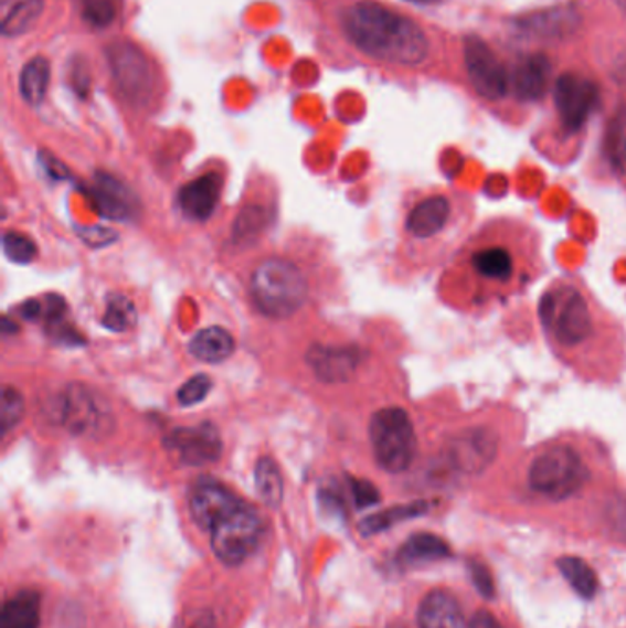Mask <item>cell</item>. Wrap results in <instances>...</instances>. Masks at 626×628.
I'll return each instance as SVG.
<instances>
[{
    "instance_id": "cell-1",
    "label": "cell",
    "mask_w": 626,
    "mask_h": 628,
    "mask_svg": "<svg viewBox=\"0 0 626 628\" xmlns=\"http://www.w3.org/2000/svg\"><path fill=\"white\" fill-rule=\"evenodd\" d=\"M544 270L539 228L528 219L495 215L476 224L448 259L443 290L456 312L481 317L522 296Z\"/></svg>"
},
{
    "instance_id": "cell-2",
    "label": "cell",
    "mask_w": 626,
    "mask_h": 628,
    "mask_svg": "<svg viewBox=\"0 0 626 628\" xmlns=\"http://www.w3.org/2000/svg\"><path fill=\"white\" fill-rule=\"evenodd\" d=\"M545 344L562 366L586 383L614 384L622 377L626 333L584 279L562 274L539 298Z\"/></svg>"
},
{
    "instance_id": "cell-3",
    "label": "cell",
    "mask_w": 626,
    "mask_h": 628,
    "mask_svg": "<svg viewBox=\"0 0 626 628\" xmlns=\"http://www.w3.org/2000/svg\"><path fill=\"white\" fill-rule=\"evenodd\" d=\"M342 28L362 54L376 61L415 66L431 54L428 38L417 22L370 0L343 10Z\"/></svg>"
},
{
    "instance_id": "cell-4",
    "label": "cell",
    "mask_w": 626,
    "mask_h": 628,
    "mask_svg": "<svg viewBox=\"0 0 626 628\" xmlns=\"http://www.w3.org/2000/svg\"><path fill=\"white\" fill-rule=\"evenodd\" d=\"M476 204L459 190H431L415 199L404 215V234L417 245L432 246L448 259L473 234Z\"/></svg>"
},
{
    "instance_id": "cell-5",
    "label": "cell",
    "mask_w": 626,
    "mask_h": 628,
    "mask_svg": "<svg viewBox=\"0 0 626 628\" xmlns=\"http://www.w3.org/2000/svg\"><path fill=\"white\" fill-rule=\"evenodd\" d=\"M584 437L567 432L550 437L528 454L526 483L537 497L564 502L588 487L594 467Z\"/></svg>"
},
{
    "instance_id": "cell-6",
    "label": "cell",
    "mask_w": 626,
    "mask_h": 628,
    "mask_svg": "<svg viewBox=\"0 0 626 628\" xmlns=\"http://www.w3.org/2000/svg\"><path fill=\"white\" fill-rule=\"evenodd\" d=\"M307 279L295 263L270 257L254 270L251 296L257 311L268 318H289L307 300Z\"/></svg>"
},
{
    "instance_id": "cell-7",
    "label": "cell",
    "mask_w": 626,
    "mask_h": 628,
    "mask_svg": "<svg viewBox=\"0 0 626 628\" xmlns=\"http://www.w3.org/2000/svg\"><path fill=\"white\" fill-rule=\"evenodd\" d=\"M371 448L375 461L390 475H403L414 465L420 453V436L414 419L403 406H386L370 419Z\"/></svg>"
},
{
    "instance_id": "cell-8",
    "label": "cell",
    "mask_w": 626,
    "mask_h": 628,
    "mask_svg": "<svg viewBox=\"0 0 626 628\" xmlns=\"http://www.w3.org/2000/svg\"><path fill=\"white\" fill-rule=\"evenodd\" d=\"M507 432L492 417H470L448 436L447 464L461 475L474 476L489 469L500 454Z\"/></svg>"
},
{
    "instance_id": "cell-9",
    "label": "cell",
    "mask_w": 626,
    "mask_h": 628,
    "mask_svg": "<svg viewBox=\"0 0 626 628\" xmlns=\"http://www.w3.org/2000/svg\"><path fill=\"white\" fill-rule=\"evenodd\" d=\"M263 522L245 502L224 514L210 530L213 552L229 566H240L259 546Z\"/></svg>"
},
{
    "instance_id": "cell-10",
    "label": "cell",
    "mask_w": 626,
    "mask_h": 628,
    "mask_svg": "<svg viewBox=\"0 0 626 628\" xmlns=\"http://www.w3.org/2000/svg\"><path fill=\"white\" fill-rule=\"evenodd\" d=\"M105 52L116 87L131 104H146L155 88V72L148 55L131 41H113Z\"/></svg>"
},
{
    "instance_id": "cell-11",
    "label": "cell",
    "mask_w": 626,
    "mask_h": 628,
    "mask_svg": "<svg viewBox=\"0 0 626 628\" xmlns=\"http://www.w3.org/2000/svg\"><path fill=\"white\" fill-rule=\"evenodd\" d=\"M464 60L467 76L481 98L496 102L506 96L509 91V74L484 39L478 35L465 38Z\"/></svg>"
},
{
    "instance_id": "cell-12",
    "label": "cell",
    "mask_w": 626,
    "mask_h": 628,
    "mask_svg": "<svg viewBox=\"0 0 626 628\" xmlns=\"http://www.w3.org/2000/svg\"><path fill=\"white\" fill-rule=\"evenodd\" d=\"M163 445L177 454L182 464L193 467L215 464L223 456V439L212 423L174 428L166 436Z\"/></svg>"
},
{
    "instance_id": "cell-13",
    "label": "cell",
    "mask_w": 626,
    "mask_h": 628,
    "mask_svg": "<svg viewBox=\"0 0 626 628\" xmlns=\"http://www.w3.org/2000/svg\"><path fill=\"white\" fill-rule=\"evenodd\" d=\"M553 96L562 126L566 127L567 131H577L597 107L600 88L594 82L579 74H564L556 79Z\"/></svg>"
},
{
    "instance_id": "cell-14",
    "label": "cell",
    "mask_w": 626,
    "mask_h": 628,
    "mask_svg": "<svg viewBox=\"0 0 626 628\" xmlns=\"http://www.w3.org/2000/svg\"><path fill=\"white\" fill-rule=\"evenodd\" d=\"M60 419L71 434L91 436L107 430L110 416L91 390L71 386L61 400Z\"/></svg>"
},
{
    "instance_id": "cell-15",
    "label": "cell",
    "mask_w": 626,
    "mask_h": 628,
    "mask_svg": "<svg viewBox=\"0 0 626 628\" xmlns=\"http://www.w3.org/2000/svg\"><path fill=\"white\" fill-rule=\"evenodd\" d=\"M243 500L230 491L229 487L221 486L219 481L201 480L191 487L190 513L191 519L201 530L210 531L224 514L240 508Z\"/></svg>"
},
{
    "instance_id": "cell-16",
    "label": "cell",
    "mask_w": 626,
    "mask_h": 628,
    "mask_svg": "<svg viewBox=\"0 0 626 628\" xmlns=\"http://www.w3.org/2000/svg\"><path fill=\"white\" fill-rule=\"evenodd\" d=\"M362 356L354 348L338 345H312L307 351V364L311 366L316 377L323 383H346L353 377Z\"/></svg>"
},
{
    "instance_id": "cell-17",
    "label": "cell",
    "mask_w": 626,
    "mask_h": 628,
    "mask_svg": "<svg viewBox=\"0 0 626 628\" xmlns=\"http://www.w3.org/2000/svg\"><path fill=\"white\" fill-rule=\"evenodd\" d=\"M551 63L544 54L523 55L509 76L512 94L522 102L544 98L550 88Z\"/></svg>"
},
{
    "instance_id": "cell-18",
    "label": "cell",
    "mask_w": 626,
    "mask_h": 628,
    "mask_svg": "<svg viewBox=\"0 0 626 628\" xmlns=\"http://www.w3.org/2000/svg\"><path fill=\"white\" fill-rule=\"evenodd\" d=\"M581 26V15L572 6L534 11L518 19V30L540 39H564Z\"/></svg>"
},
{
    "instance_id": "cell-19",
    "label": "cell",
    "mask_w": 626,
    "mask_h": 628,
    "mask_svg": "<svg viewBox=\"0 0 626 628\" xmlns=\"http://www.w3.org/2000/svg\"><path fill=\"white\" fill-rule=\"evenodd\" d=\"M93 201L99 213L107 219L115 221H124L131 219L132 213L137 212V199L127 190L120 181H116L113 177L99 173L94 182Z\"/></svg>"
},
{
    "instance_id": "cell-20",
    "label": "cell",
    "mask_w": 626,
    "mask_h": 628,
    "mask_svg": "<svg viewBox=\"0 0 626 628\" xmlns=\"http://www.w3.org/2000/svg\"><path fill=\"white\" fill-rule=\"evenodd\" d=\"M221 198V179L215 173L199 177L188 182L179 192V206L182 212L195 221H206L217 209Z\"/></svg>"
},
{
    "instance_id": "cell-21",
    "label": "cell",
    "mask_w": 626,
    "mask_h": 628,
    "mask_svg": "<svg viewBox=\"0 0 626 628\" xmlns=\"http://www.w3.org/2000/svg\"><path fill=\"white\" fill-rule=\"evenodd\" d=\"M420 628H467L458 602L448 592L434 590L420 607Z\"/></svg>"
},
{
    "instance_id": "cell-22",
    "label": "cell",
    "mask_w": 626,
    "mask_h": 628,
    "mask_svg": "<svg viewBox=\"0 0 626 628\" xmlns=\"http://www.w3.org/2000/svg\"><path fill=\"white\" fill-rule=\"evenodd\" d=\"M43 0H0V30L6 39L21 38L43 15Z\"/></svg>"
},
{
    "instance_id": "cell-23",
    "label": "cell",
    "mask_w": 626,
    "mask_h": 628,
    "mask_svg": "<svg viewBox=\"0 0 626 628\" xmlns=\"http://www.w3.org/2000/svg\"><path fill=\"white\" fill-rule=\"evenodd\" d=\"M234 351V337L230 334V331L219 328V326L201 329L190 340L191 355L195 356L197 361L206 362V364L224 362L232 356Z\"/></svg>"
},
{
    "instance_id": "cell-24",
    "label": "cell",
    "mask_w": 626,
    "mask_h": 628,
    "mask_svg": "<svg viewBox=\"0 0 626 628\" xmlns=\"http://www.w3.org/2000/svg\"><path fill=\"white\" fill-rule=\"evenodd\" d=\"M41 597L38 592L22 590L10 597L0 614V628H39Z\"/></svg>"
},
{
    "instance_id": "cell-25",
    "label": "cell",
    "mask_w": 626,
    "mask_h": 628,
    "mask_svg": "<svg viewBox=\"0 0 626 628\" xmlns=\"http://www.w3.org/2000/svg\"><path fill=\"white\" fill-rule=\"evenodd\" d=\"M450 557V546L439 536L432 533H417L410 536L406 544L399 552V563L404 566L434 563Z\"/></svg>"
},
{
    "instance_id": "cell-26",
    "label": "cell",
    "mask_w": 626,
    "mask_h": 628,
    "mask_svg": "<svg viewBox=\"0 0 626 628\" xmlns=\"http://www.w3.org/2000/svg\"><path fill=\"white\" fill-rule=\"evenodd\" d=\"M50 61L43 55H38L33 60L28 61L22 66L21 76H19V93L28 105H41L46 98L50 87Z\"/></svg>"
},
{
    "instance_id": "cell-27",
    "label": "cell",
    "mask_w": 626,
    "mask_h": 628,
    "mask_svg": "<svg viewBox=\"0 0 626 628\" xmlns=\"http://www.w3.org/2000/svg\"><path fill=\"white\" fill-rule=\"evenodd\" d=\"M257 497L270 509H278L284 502V476L273 458H262L254 470Z\"/></svg>"
},
{
    "instance_id": "cell-28",
    "label": "cell",
    "mask_w": 626,
    "mask_h": 628,
    "mask_svg": "<svg viewBox=\"0 0 626 628\" xmlns=\"http://www.w3.org/2000/svg\"><path fill=\"white\" fill-rule=\"evenodd\" d=\"M559 570L579 596L584 599H594L600 590V579H597L595 570L586 561L579 557H562L559 561Z\"/></svg>"
},
{
    "instance_id": "cell-29",
    "label": "cell",
    "mask_w": 626,
    "mask_h": 628,
    "mask_svg": "<svg viewBox=\"0 0 626 628\" xmlns=\"http://www.w3.org/2000/svg\"><path fill=\"white\" fill-rule=\"evenodd\" d=\"M425 503H412V505H401V508L388 509L384 513L373 514L360 522V533L364 536L376 535L381 531H386L392 525L414 519L417 514H423Z\"/></svg>"
},
{
    "instance_id": "cell-30",
    "label": "cell",
    "mask_w": 626,
    "mask_h": 628,
    "mask_svg": "<svg viewBox=\"0 0 626 628\" xmlns=\"http://www.w3.org/2000/svg\"><path fill=\"white\" fill-rule=\"evenodd\" d=\"M102 323L109 331H115V333H121V331L131 329L137 323L135 304L124 295L109 296Z\"/></svg>"
},
{
    "instance_id": "cell-31",
    "label": "cell",
    "mask_w": 626,
    "mask_h": 628,
    "mask_svg": "<svg viewBox=\"0 0 626 628\" xmlns=\"http://www.w3.org/2000/svg\"><path fill=\"white\" fill-rule=\"evenodd\" d=\"M24 416V397L19 390L13 386L2 388V401H0V430L2 434H10L11 428H15Z\"/></svg>"
},
{
    "instance_id": "cell-32",
    "label": "cell",
    "mask_w": 626,
    "mask_h": 628,
    "mask_svg": "<svg viewBox=\"0 0 626 628\" xmlns=\"http://www.w3.org/2000/svg\"><path fill=\"white\" fill-rule=\"evenodd\" d=\"M2 248L10 262L19 263V265H26L33 262L38 256V246L30 237L19 232H8L2 237Z\"/></svg>"
},
{
    "instance_id": "cell-33",
    "label": "cell",
    "mask_w": 626,
    "mask_h": 628,
    "mask_svg": "<svg viewBox=\"0 0 626 628\" xmlns=\"http://www.w3.org/2000/svg\"><path fill=\"white\" fill-rule=\"evenodd\" d=\"M118 6L116 0H82V15L93 28H107L115 22Z\"/></svg>"
},
{
    "instance_id": "cell-34",
    "label": "cell",
    "mask_w": 626,
    "mask_h": 628,
    "mask_svg": "<svg viewBox=\"0 0 626 628\" xmlns=\"http://www.w3.org/2000/svg\"><path fill=\"white\" fill-rule=\"evenodd\" d=\"M210 390H212V379L204 373H199L195 377L188 379L180 386L179 392H177V401H179L180 406L199 405L210 394Z\"/></svg>"
},
{
    "instance_id": "cell-35",
    "label": "cell",
    "mask_w": 626,
    "mask_h": 628,
    "mask_svg": "<svg viewBox=\"0 0 626 628\" xmlns=\"http://www.w3.org/2000/svg\"><path fill=\"white\" fill-rule=\"evenodd\" d=\"M173 628H217V624H215V616L210 610L193 608V610L182 614L174 621Z\"/></svg>"
},
{
    "instance_id": "cell-36",
    "label": "cell",
    "mask_w": 626,
    "mask_h": 628,
    "mask_svg": "<svg viewBox=\"0 0 626 628\" xmlns=\"http://www.w3.org/2000/svg\"><path fill=\"white\" fill-rule=\"evenodd\" d=\"M351 491H353V500L357 508L364 509L375 505L381 500V494L376 491V487L370 481L351 480Z\"/></svg>"
},
{
    "instance_id": "cell-37",
    "label": "cell",
    "mask_w": 626,
    "mask_h": 628,
    "mask_svg": "<svg viewBox=\"0 0 626 628\" xmlns=\"http://www.w3.org/2000/svg\"><path fill=\"white\" fill-rule=\"evenodd\" d=\"M470 575H473L476 590L485 597L495 596V583L490 577L489 570L485 568L481 563H470Z\"/></svg>"
},
{
    "instance_id": "cell-38",
    "label": "cell",
    "mask_w": 626,
    "mask_h": 628,
    "mask_svg": "<svg viewBox=\"0 0 626 628\" xmlns=\"http://www.w3.org/2000/svg\"><path fill=\"white\" fill-rule=\"evenodd\" d=\"M614 162H616V170L619 171V175H622L626 184V132L623 135L619 143H617L616 153H614Z\"/></svg>"
},
{
    "instance_id": "cell-39",
    "label": "cell",
    "mask_w": 626,
    "mask_h": 628,
    "mask_svg": "<svg viewBox=\"0 0 626 628\" xmlns=\"http://www.w3.org/2000/svg\"><path fill=\"white\" fill-rule=\"evenodd\" d=\"M470 628H503L501 627L500 621L492 616V614L481 613L476 614L473 619V624H470Z\"/></svg>"
},
{
    "instance_id": "cell-40",
    "label": "cell",
    "mask_w": 626,
    "mask_h": 628,
    "mask_svg": "<svg viewBox=\"0 0 626 628\" xmlns=\"http://www.w3.org/2000/svg\"><path fill=\"white\" fill-rule=\"evenodd\" d=\"M612 522L616 525V530L626 535V500H622L616 508L612 509Z\"/></svg>"
},
{
    "instance_id": "cell-41",
    "label": "cell",
    "mask_w": 626,
    "mask_h": 628,
    "mask_svg": "<svg viewBox=\"0 0 626 628\" xmlns=\"http://www.w3.org/2000/svg\"><path fill=\"white\" fill-rule=\"evenodd\" d=\"M41 312H43V306H41V301L28 300L26 304L22 306V317L38 318Z\"/></svg>"
},
{
    "instance_id": "cell-42",
    "label": "cell",
    "mask_w": 626,
    "mask_h": 628,
    "mask_svg": "<svg viewBox=\"0 0 626 628\" xmlns=\"http://www.w3.org/2000/svg\"><path fill=\"white\" fill-rule=\"evenodd\" d=\"M616 76L619 82L626 83V60H623L622 65L617 66Z\"/></svg>"
},
{
    "instance_id": "cell-43",
    "label": "cell",
    "mask_w": 626,
    "mask_h": 628,
    "mask_svg": "<svg viewBox=\"0 0 626 628\" xmlns=\"http://www.w3.org/2000/svg\"><path fill=\"white\" fill-rule=\"evenodd\" d=\"M409 2H414V4H421V6H431V4H437V2H442V0H409Z\"/></svg>"
},
{
    "instance_id": "cell-44",
    "label": "cell",
    "mask_w": 626,
    "mask_h": 628,
    "mask_svg": "<svg viewBox=\"0 0 626 628\" xmlns=\"http://www.w3.org/2000/svg\"><path fill=\"white\" fill-rule=\"evenodd\" d=\"M616 4L622 8L623 13H626V0H616Z\"/></svg>"
},
{
    "instance_id": "cell-45",
    "label": "cell",
    "mask_w": 626,
    "mask_h": 628,
    "mask_svg": "<svg viewBox=\"0 0 626 628\" xmlns=\"http://www.w3.org/2000/svg\"><path fill=\"white\" fill-rule=\"evenodd\" d=\"M392 628H406V627H392Z\"/></svg>"
}]
</instances>
